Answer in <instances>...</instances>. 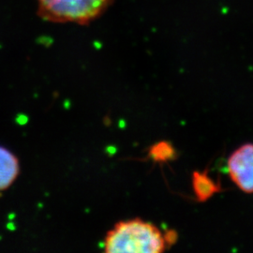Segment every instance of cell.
<instances>
[{"mask_svg":"<svg viewBox=\"0 0 253 253\" xmlns=\"http://www.w3.org/2000/svg\"><path fill=\"white\" fill-rule=\"evenodd\" d=\"M107 253H161L168 249L166 233L139 217L118 221L102 242Z\"/></svg>","mask_w":253,"mask_h":253,"instance_id":"cell-1","label":"cell"},{"mask_svg":"<svg viewBox=\"0 0 253 253\" xmlns=\"http://www.w3.org/2000/svg\"><path fill=\"white\" fill-rule=\"evenodd\" d=\"M20 173L17 157L0 145V191L7 190L15 182Z\"/></svg>","mask_w":253,"mask_h":253,"instance_id":"cell-4","label":"cell"},{"mask_svg":"<svg viewBox=\"0 0 253 253\" xmlns=\"http://www.w3.org/2000/svg\"><path fill=\"white\" fill-rule=\"evenodd\" d=\"M175 156V150L170 143L160 142L154 145L149 150V157L155 162H168Z\"/></svg>","mask_w":253,"mask_h":253,"instance_id":"cell-6","label":"cell"},{"mask_svg":"<svg viewBox=\"0 0 253 253\" xmlns=\"http://www.w3.org/2000/svg\"><path fill=\"white\" fill-rule=\"evenodd\" d=\"M192 190L200 202L210 199L219 191V185L207 172H194L192 174Z\"/></svg>","mask_w":253,"mask_h":253,"instance_id":"cell-5","label":"cell"},{"mask_svg":"<svg viewBox=\"0 0 253 253\" xmlns=\"http://www.w3.org/2000/svg\"><path fill=\"white\" fill-rule=\"evenodd\" d=\"M227 170L231 180L239 190L253 194V143L240 145L230 155Z\"/></svg>","mask_w":253,"mask_h":253,"instance_id":"cell-3","label":"cell"},{"mask_svg":"<svg viewBox=\"0 0 253 253\" xmlns=\"http://www.w3.org/2000/svg\"><path fill=\"white\" fill-rule=\"evenodd\" d=\"M38 12L54 23L88 25L108 8L111 0H37Z\"/></svg>","mask_w":253,"mask_h":253,"instance_id":"cell-2","label":"cell"}]
</instances>
